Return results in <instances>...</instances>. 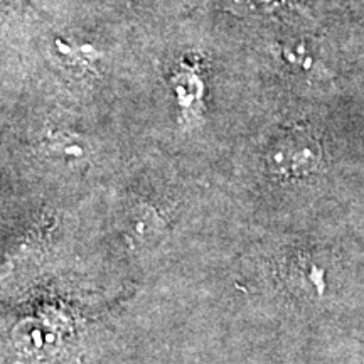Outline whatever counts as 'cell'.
I'll return each instance as SVG.
<instances>
[{"label":"cell","mask_w":364,"mask_h":364,"mask_svg":"<svg viewBox=\"0 0 364 364\" xmlns=\"http://www.w3.org/2000/svg\"><path fill=\"white\" fill-rule=\"evenodd\" d=\"M243 6H248L250 9H260V11H267V9H273L280 6L282 0H238Z\"/></svg>","instance_id":"obj_2"},{"label":"cell","mask_w":364,"mask_h":364,"mask_svg":"<svg viewBox=\"0 0 364 364\" xmlns=\"http://www.w3.org/2000/svg\"><path fill=\"white\" fill-rule=\"evenodd\" d=\"M322 164L321 144L306 130H292L272 145L268 166L282 177L299 179L318 171Z\"/></svg>","instance_id":"obj_1"}]
</instances>
